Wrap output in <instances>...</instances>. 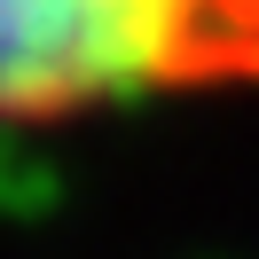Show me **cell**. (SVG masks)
Listing matches in <instances>:
<instances>
[{
    "label": "cell",
    "instance_id": "obj_1",
    "mask_svg": "<svg viewBox=\"0 0 259 259\" xmlns=\"http://www.w3.org/2000/svg\"><path fill=\"white\" fill-rule=\"evenodd\" d=\"M0 95L16 126L259 87V0H0Z\"/></svg>",
    "mask_w": 259,
    "mask_h": 259
}]
</instances>
